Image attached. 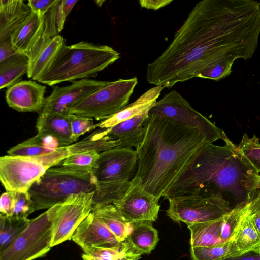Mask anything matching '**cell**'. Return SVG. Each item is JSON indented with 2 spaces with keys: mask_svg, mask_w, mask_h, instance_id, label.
<instances>
[{
  "mask_svg": "<svg viewBox=\"0 0 260 260\" xmlns=\"http://www.w3.org/2000/svg\"><path fill=\"white\" fill-rule=\"evenodd\" d=\"M164 87L155 86L148 90L133 103L126 105L111 117L95 124V128H108L129 119L144 110L152 107L157 101Z\"/></svg>",
  "mask_w": 260,
  "mask_h": 260,
  "instance_id": "obj_21",
  "label": "cell"
},
{
  "mask_svg": "<svg viewBox=\"0 0 260 260\" xmlns=\"http://www.w3.org/2000/svg\"><path fill=\"white\" fill-rule=\"evenodd\" d=\"M250 215L251 216L252 221L260 235V212Z\"/></svg>",
  "mask_w": 260,
  "mask_h": 260,
  "instance_id": "obj_45",
  "label": "cell"
},
{
  "mask_svg": "<svg viewBox=\"0 0 260 260\" xmlns=\"http://www.w3.org/2000/svg\"><path fill=\"white\" fill-rule=\"evenodd\" d=\"M223 218L187 225L190 231L191 247H209L223 243L221 237Z\"/></svg>",
  "mask_w": 260,
  "mask_h": 260,
  "instance_id": "obj_26",
  "label": "cell"
},
{
  "mask_svg": "<svg viewBox=\"0 0 260 260\" xmlns=\"http://www.w3.org/2000/svg\"><path fill=\"white\" fill-rule=\"evenodd\" d=\"M71 114L39 113L36 122L38 133L50 135L55 138L61 146L75 142L72 138L70 126Z\"/></svg>",
  "mask_w": 260,
  "mask_h": 260,
  "instance_id": "obj_20",
  "label": "cell"
},
{
  "mask_svg": "<svg viewBox=\"0 0 260 260\" xmlns=\"http://www.w3.org/2000/svg\"><path fill=\"white\" fill-rule=\"evenodd\" d=\"M29 68L28 57L16 53L0 62V89L8 88L20 81Z\"/></svg>",
  "mask_w": 260,
  "mask_h": 260,
  "instance_id": "obj_29",
  "label": "cell"
},
{
  "mask_svg": "<svg viewBox=\"0 0 260 260\" xmlns=\"http://www.w3.org/2000/svg\"><path fill=\"white\" fill-rule=\"evenodd\" d=\"M110 82L85 79L74 81L67 86H54L50 94L45 98L44 106L39 113L69 114L71 107Z\"/></svg>",
  "mask_w": 260,
  "mask_h": 260,
  "instance_id": "obj_14",
  "label": "cell"
},
{
  "mask_svg": "<svg viewBox=\"0 0 260 260\" xmlns=\"http://www.w3.org/2000/svg\"><path fill=\"white\" fill-rule=\"evenodd\" d=\"M16 53L12 47L10 41L0 42V62Z\"/></svg>",
  "mask_w": 260,
  "mask_h": 260,
  "instance_id": "obj_41",
  "label": "cell"
},
{
  "mask_svg": "<svg viewBox=\"0 0 260 260\" xmlns=\"http://www.w3.org/2000/svg\"><path fill=\"white\" fill-rule=\"evenodd\" d=\"M15 207V199L13 192H3L0 199V216L10 217L13 214Z\"/></svg>",
  "mask_w": 260,
  "mask_h": 260,
  "instance_id": "obj_38",
  "label": "cell"
},
{
  "mask_svg": "<svg viewBox=\"0 0 260 260\" xmlns=\"http://www.w3.org/2000/svg\"><path fill=\"white\" fill-rule=\"evenodd\" d=\"M168 200L167 215L175 222L187 225L216 220L231 210L229 203L218 196L191 193Z\"/></svg>",
  "mask_w": 260,
  "mask_h": 260,
  "instance_id": "obj_10",
  "label": "cell"
},
{
  "mask_svg": "<svg viewBox=\"0 0 260 260\" xmlns=\"http://www.w3.org/2000/svg\"><path fill=\"white\" fill-rule=\"evenodd\" d=\"M143 140L136 149L137 178L142 189L159 200L185 171L198 150L210 143L195 129L149 114Z\"/></svg>",
  "mask_w": 260,
  "mask_h": 260,
  "instance_id": "obj_3",
  "label": "cell"
},
{
  "mask_svg": "<svg viewBox=\"0 0 260 260\" xmlns=\"http://www.w3.org/2000/svg\"><path fill=\"white\" fill-rule=\"evenodd\" d=\"M71 240L84 251L92 247L112 248L121 242L91 211L74 232Z\"/></svg>",
  "mask_w": 260,
  "mask_h": 260,
  "instance_id": "obj_15",
  "label": "cell"
},
{
  "mask_svg": "<svg viewBox=\"0 0 260 260\" xmlns=\"http://www.w3.org/2000/svg\"><path fill=\"white\" fill-rule=\"evenodd\" d=\"M233 63L234 61L226 59L219 60L201 71L197 77L219 80L232 73Z\"/></svg>",
  "mask_w": 260,
  "mask_h": 260,
  "instance_id": "obj_35",
  "label": "cell"
},
{
  "mask_svg": "<svg viewBox=\"0 0 260 260\" xmlns=\"http://www.w3.org/2000/svg\"><path fill=\"white\" fill-rule=\"evenodd\" d=\"M159 200L144 191L139 180L131 179L124 194L113 204L131 223L142 221H155L160 206Z\"/></svg>",
  "mask_w": 260,
  "mask_h": 260,
  "instance_id": "obj_13",
  "label": "cell"
},
{
  "mask_svg": "<svg viewBox=\"0 0 260 260\" xmlns=\"http://www.w3.org/2000/svg\"><path fill=\"white\" fill-rule=\"evenodd\" d=\"M65 44L64 39L60 35L52 39L29 68L27 77L37 81L48 70Z\"/></svg>",
  "mask_w": 260,
  "mask_h": 260,
  "instance_id": "obj_28",
  "label": "cell"
},
{
  "mask_svg": "<svg viewBox=\"0 0 260 260\" xmlns=\"http://www.w3.org/2000/svg\"><path fill=\"white\" fill-rule=\"evenodd\" d=\"M221 260H260V254L254 251H250L239 256L229 257Z\"/></svg>",
  "mask_w": 260,
  "mask_h": 260,
  "instance_id": "obj_42",
  "label": "cell"
},
{
  "mask_svg": "<svg viewBox=\"0 0 260 260\" xmlns=\"http://www.w3.org/2000/svg\"><path fill=\"white\" fill-rule=\"evenodd\" d=\"M138 162L136 150L114 148L100 153L94 174L97 187L93 205L113 204L125 192Z\"/></svg>",
  "mask_w": 260,
  "mask_h": 260,
  "instance_id": "obj_6",
  "label": "cell"
},
{
  "mask_svg": "<svg viewBox=\"0 0 260 260\" xmlns=\"http://www.w3.org/2000/svg\"><path fill=\"white\" fill-rule=\"evenodd\" d=\"M120 57L118 51L106 45L85 41L71 45L65 44L37 82L52 86L63 82L89 79Z\"/></svg>",
  "mask_w": 260,
  "mask_h": 260,
  "instance_id": "obj_4",
  "label": "cell"
},
{
  "mask_svg": "<svg viewBox=\"0 0 260 260\" xmlns=\"http://www.w3.org/2000/svg\"><path fill=\"white\" fill-rule=\"evenodd\" d=\"M96 187L93 173L60 166L49 169L28 191L36 211L48 209L63 202L72 194L95 192Z\"/></svg>",
  "mask_w": 260,
  "mask_h": 260,
  "instance_id": "obj_5",
  "label": "cell"
},
{
  "mask_svg": "<svg viewBox=\"0 0 260 260\" xmlns=\"http://www.w3.org/2000/svg\"><path fill=\"white\" fill-rule=\"evenodd\" d=\"M237 147L246 160L260 173V143L255 136L249 138L245 133Z\"/></svg>",
  "mask_w": 260,
  "mask_h": 260,
  "instance_id": "obj_34",
  "label": "cell"
},
{
  "mask_svg": "<svg viewBox=\"0 0 260 260\" xmlns=\"http://www.w3.org/2000/svg\"><path fill=\"white\" fill-rule=\"evenodd\" d=\"M137 83L135 77L110 81L107 86L71 107L69 113L96 120L107 119L127 105Z\"/></svg>",
  "mask_w": 260,
  "mask_h": 260,
  "instance_id": "obj_9",
  "label": "cell"
},
{
  "mask_svg": "<svg viewBox=\"0 0 260 260\" xmlns=\"http://www.w3.org/2000/svg\"><path fill=\"white\" fill-rule=\"evenodd\" d=\"M224 146L207 143L164 197L200 193L221 197L231 209L250 204L260 192V174L222 130Z\"/></svg>",
  "mask_w": 260,
  "mask_h": 260,
  "instance_id": "obj_2",
  "label": "cell"
},
{
  "mask_svg": "<svg viewBox=\"0 0 260 260\" xmlns=\"http://www.w3.org/2000/svg\"><path fill=\"white\" fill-rule=\"evenodd\" d=\"M57 2V0H29L27 5L32 12L44 16Z\"/></svg>",
  "mask_w": 260,
  "mask_h": 260,
  "instance_id": "obj_39",
  "label": "cell"
},
{
  "mask_svg": "<svg viewBox=\"0 0 260 260\" xmlns=\"http://www.w3.org/2000/svg\"><path fill=\"white\" fill-rule=\"evenodd\" d=\"M259 35L260 2L201 1L161 54L147 65L146 79L171 88L197 77L219 60H248L257 50Z\"/></svg>",
  "mask_w": 260,
  "mask_h": 260,
  "instance_id": "obj_1",
  "label": "cell"
},
{
  "mask_svg": "<svg viewBox=\"0 0 260 260\" xmlns=\"http://www.w3.org/2000/svg\"><path fill=\"white\" fill-rule=\"evenodd\" d=\"M142 255L126 239L115 247L89 248L83 251L82 258L83 260H139Z\"/></svg>",
  "mask_w": 260,
  "mask_h": 260,
  "instance_id": "obj_27",
  "label": "cell"
},
{
  "mask_svg": "<svg viewBox=\"0 0 260 260\" xmlns=\"http://www.w3.org/2000/svg\"><path fill=\"white\" fill-rule=\"evenodd\" d=\"M31 10L22 0L0 1V42L10 41L11 35L27 19Z\"/></svg>",
  "mask_w": 260,
  "mask_h": 260,
  "instance_id": "obj_18",
  "label": "cell"
},
{
  "mask_svg": "<svg viewBox=\"0 0 260 260\" xmlns=\"http://www.w3.org/2000/svg\"><path fill=\"white\" fill-rule=\"evenodd\" d=\"M61 147L54 137L44 133L36 135L11 148L8 155L20 156H36L47 154Z\"/></svg>",
  "mask_w": 260,
  "mask_h": 260,
  "instance_id": "obj_23",
  "label": "cell"
},
{
  "mask_svg": "<svg viewBox=\"0 0 260 260\" xmlns=\"http://www.w3.org/2000/svg\"><path fill=\"white\" fill-rule=\"evenodd\" d=\"M57 205L30 219L21 234L0 250V260H34L45 255L52 248L53 220Z\"/></svg>",
  "mask_w": 260,
  "mask_h": 260,
  "instance_id": "obj_8",
  "label": "cell"
},
{
  "mask_svg": "<svg viewBox=\"0 0 260 260\" xmlns=\"http://www.w3.org/2000/svg\"><path fill=\"white\" fill-rule=\"evenodd\" d=\"M151 107L112 127L105 128L106 137L111 149H132L133 147L136 149L139 147L144 137V123Z\"/></svg>",
  "mask_w": 260,
  "mask_h": 260,
  "instance_id": "obj_17",
  "label": "cell"
},
{
  "mask_svg": "<svg viewBox=\"0 0 260 260\" xmlns=\"http://www.w3.org/2000/svg\"><path fill=\"white\" fill-rule=\"evenodd\" d=\"M92 212L120 242L127 239L131 231V223L120 214L113 204L94 205Z\"/></svg>",
  "mask_w": 260,
  "mask_h": 260,
  "instance_id": "obj_25",
  "label": "cell"
},
{
  "mask_svg": "<svg viewBox=\"0 0 260 260\" xmlns=\"http://www.w3.org/2000/svg\"><path fill=\"white\" fill-rule=\"evenodd\" d=\"M70 155L68 146L36 156L7 155L0 158V181L6 191L28 192L32 185L51 167Z\"/></svg>",
  "mask_w": 260,
  "mask_h": 260,
  "instance_id": "obj_7",
  "label": "cell"
},
{
  "mask_svg": "<svg viewBox=\"0 0 260 260\" xmlns=\"http://www.w3.org/2000/svg\"><path fill=\"white\" fill-rule=\"evenodd\" d=\"M249 204L238 206L232 209L223 217L221 235L223 243L233 240L247 211Z\"/></svg>",
  "mask_w": 260,
  "mask_h": 260,
  "instance_id": "obj_31",
  "label": "cell"
},
{
  "mask_svg": "<svg viewBox=\"0 0 260 260\" xmlns=\"http://www.w3.org/2000/svg\"><path fill=\"white\" fill-rule=\"evenodd\" d=\"M149 221L135 222L127 240L139 252L148 254L155 248L158 241V232Z\"/></svg>",
  "mask_w": 260,
  "mask_h": 260,
  "instance_id": "obj_24",
  "label": "cell"
},
{
  "mask_svg": "<svg viewBox=\"0 0 260 260\" xmlns=\"http://www.w3.org/2000/svg\"><path fill=\"white\" fill-rule=\"evenodd\" d=\"M15 199V207L13 216L28 218L35 211L34 201L29 192H13Z\"/></svg>",
  "mask_w": 260,
  "mask_h": 260,
  "instance_id": "obj_36",
  "label": "cell"
},
{
  "mask_svg": "<svg viewBox=\"0 0 260 260\" xmlns=\"http://www.w3.org/2000/svg\"><path fill=\"white\" fill-rule=\"evenodd\" d=\"M100 153L88 151L72 154L60 164L89 173H94L98 167Z\"/></svg>",
  "mask_w": 260,
  "mask_h": 260,
  "instance_id": "obj_32",
  "label": "cell"
},
{
  "mask_svg": "<svg viewBox=\"0 0 260 260\" xmlns=\"http://www.w3.org/2000/svg\"><path fill=\"white\" fill-rule=\"evenodd\" d=\"M248 212L249 214L260 212V192L257 197L249 204Z\"/></svg>",
  "mask_w": 260,
  "mask_h": 260,
  "instance_id": "obj_43",
  "label": "cell"
},
{
  "mask_svg": "<svg viewBox=\"0 0 260 260\" xmlns=\"http://www.w3.org/2000/svg\"><path fill=\"white\" fill-rule=\"evenodd\" d=\"M232 241L209 247H190L193 260H221L231 257Z\"/></svg>",
  "mask_w": 260,
  "mask_h": 260,
  "instance_id": "obj_33",
  "label": "cell"
},
{
  "mask_svg": "<svg viewBox=\"0 0 260 260\" xmlns=\"http://www.w3.org/2000/svg\"><path fill=\"white\" fill-rule=\"evenodd\" d=\"M45 15L31 11L24 22L11 35V44L16 53L23 54L28 57L41 33Z\"/></svg>",
  "mask_w": 260,
  "mask_h": 260,
  "instance_id": "obj_19",
  "label": "cell"
},
{
  "mask_svg": "<svg viewBox=\"0 0 260 260\" xmlns=\"http://www.w3.org/2000/svg\"><path fill=\"white\" fill-rule=\"evenodd\" d=\"M78 0H63L61 1L62 7L65 15L68 16L71 13Z\"/></svg>",
  "mask_w": 260,
  "mask_h": 260,
  "instance_id": "obj_44",
  "label": "cell"
},
{
  "mask_svg": "<svg viewBox=\"0 0 260 260\" xmlns=\"http://www.w3.org/2000/svg\"><path fill=\"white\" fill-rule=\"evenodd\" d=\"M149 114L166 117L178 125L195 129L210 143L221 139L222 129L195 110L176 90L165 94L156 101Z\"/></svg>",
  "mask_w": 260,
  "mask_h": 260,
  "instance_id": "obj_11",
  "label": "cell"
},
{
  "mask_svg": "<svg viewBox=\"0 0 260 260\" xmlns=\"http://www.w3.org/2000/svg\"><path fill=\"white\" fill-rule=\"evenodd\" d=\"M30 219L0 216V250L13 242L26 229Z\"/></svg>",
  "mask_w": 260,
  "mask_h": 260,
  "instance_id": "obj_30",
  "label": "cell"
},
{
  "mask_svg": "<svg viewBox=\"0 0 260 260\" xmlns=\"http://www.w3.org/2000/svg\"><path fill=\"white\" fill-rule=\"evenodd\" d=\"M46 87L31 80L20 81L8 87L6 101L11 108L21 112H39L42 109Z\"/></svg>",
  "mask_w": 260,
  "mask_h": 260,
  "instance_id": "obj_16",
  "label": "cell"
},
{
  "mask_svg": "<svg viewBox=\"0 0 260 260\" xmlns=\"http://www.w3.org/2000/svg\"><path fill=\"white\" fill-rule=\"evenodd\" d=\"M254 251L260 254V235L247 211L232 241L231 257Z\"/></svg>",
  "mask_w": 260,
  "mask_h": 260,
  "instance_id": "obj_22",
  "label": "cell"
},
{
  "mask_svg": "<svg viewBox=\"0 0 260 260\" xmlns=\"http://www.w3.org/2000/svg\"><path fill=\"white\" fill-rule=\"evenodd\" d=\"M94 195V192L74 194L58 204L53 220L52 247L71 240L77 227L92 211Z\"/></svg>",
  "mask_w": 260,
  "mask_h": 260,
  "instance_id": "obj_12",
  "label": "cell"
},
{
  "mask_svg": "<svg viewBox=\"0 0 260 260\" xmlns=\"http://www.w3.org/2000/svg\"><path fill=\"white\" fill-rule=\"evenodd\" d=\"M172 1V0H140L139 1V3L142 8L156 11L168 5Z\"/></svg>",
  "mask_w": 260,
  "mask_h": 260,
  "instance_id": "obj_40",
  "label": "cell"
},
{
  "mask_svg": "<svg viewBox=\"0 0 260 260\" xmlns=\"http://www.w3.org/2000/svg\"><path fill=\"white\" fill-rule=\"evenodd\" d=\"M93 119L79 115L71 114L70 126L72 138L75 142L86 132L95 129Z\"/></svg>",
  "mask_w": 260,
  "mask_h": 260,
  "instance_id": "obj_37",
  "label": "cell"
}]
</instances>
